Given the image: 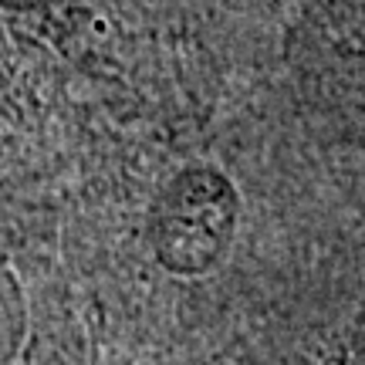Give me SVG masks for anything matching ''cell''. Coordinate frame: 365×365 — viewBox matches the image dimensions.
Segmentation results:
<instances>
[{
	"mask_svg": "<svg viewBox=\"0 0 365 365\" xmlns=\"http://www.w3.org/2000/svg\"><path fill=\"white\" fill-rule=\"evenodd\" d=\"M54 0H0V11L7 14H31V11H41V7H48Z\"/></svg>",
	"mask_w": 365,
	"mask_h": 365,
	"instance_id": "3",
	"label": "cell"
},
{
	"mask_svg": "<svg viewBox=\"0 0 365 365\" xmlns=\"http://www.w3.org/2000/svg\"><path fill=\"white\" fill-rule=\"evenodd\" d=\"M331 365H365V339L355 341V345H349V349H345Z\"/></svg>",
	"mask_w": 365,
	"mask_h": 365,
	"instance_id": "4",
	"label": "cell"
},
{
	"mask_svg": "<svg viewBox=\"0 0 365 365\" xmlns=\"http://www.w3.org/2000/svg\"><path fill=\"white\" fill-rule=\"evenodd\" d=\"M7 54H11V31H7L4 11H0V71L7 68Z\"/></svg>",
	"mask_w": 365,
	"mask_h": 365,
	"instance_id": "5",
	"label": "cell"
},
{
	"mask_svg": "<svg viewBox=\"0 0 365 365\" xmlns=\"http://www.w3.org/2000/svg\"><path fill=\"white\" fill-rule=\"evenodd\" d=\"M237 227V182L213 163H190L173 173L153 196L145 244L159 271L180 281H200L227 261Z\"/></svg>",
	"mask_w": 365,
	"mask_h": 365,
	"instance_id": "1",
	"label": "cell"
},
{
	"mask_svg": "<svg viewBox=\"0 0 365 365\" xmlns=\"http://www.w3.org/2000/svg\"><path fill=\"white\" fill-rule=\"evenodd\" d=\"M31 328V304L21 274L7 257H0V365H17Z\"/></svg>",
	"mask_w": 365,
	"mask_h": 365,
	"instance_id": "2",
	"label": "cell"
}]
</instances>
